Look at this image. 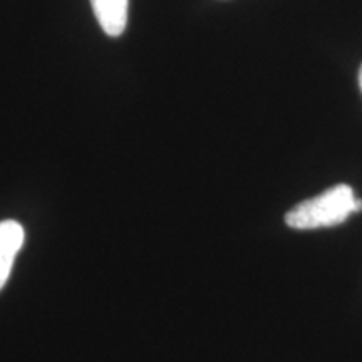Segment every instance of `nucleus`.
<instances>
[{"instance_id":"f257e3e1","label":"nucleus","mask_w":362,"mask_h":362,"mask_svg":"<svg viewBox=\"0 0 362 362\" xmlns=\"http://www.w3.org/2000/svg\"><path fill=\"white\" fill-rule=\"evenodd\" d=\"M362 210V200L354 197L349 185H336L314 198L304 200L285 215V223L296 230L334 226Z\"/></svg>"},{"instance_id":"f03ea898","label":"nucleus","mask_w":362,"mask_h":362,"mask_svg":"<svg viewBox=\"0 0 362 362\" xmlns=\"http://www.w3.org/2000/svg\"><path fill=\"white\" fill-rule=\"evenodd\" d=\"M24 228L19 221H0V288L6 285L8 275H11L13 260L24 245Z\"/></svg>"},{"instance_id":"7ed1b4c3","label":"nucleus","mask_w":362,"mask_h":362,"mask_svg":"<svg viewBox=\"0 0 362 362\" xmlns=\"http://www.w3.org/2000/svg\"><path fill=\"white\" fill-rule=\"evenodd\" d=\"M94 16L110 37H119L128 24V0H90Z\"/></svg>"},{"instance_id":"20e7f679","label":"nucleus","mask_w":362,"mask_h":362,"mask_svg":"<svg viewBox=\"0 0 362 362\" xmlns=\"http://www.w3.org/2000/svg\"><path fill=\"white\" fill-rule=\"evenodd\" d=\"M359 88H361V93H362V66L359 69Z\"/></svg>"}]
</instances>
